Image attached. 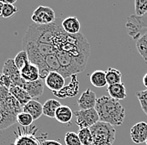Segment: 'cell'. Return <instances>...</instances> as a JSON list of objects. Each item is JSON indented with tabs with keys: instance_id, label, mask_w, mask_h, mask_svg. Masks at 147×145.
I'll return each mask as SVG.
<instances>
[{
	"instance_id": "obj_1",
	"label": "cell",
	"mask_w": 147,
	"mask_h": 145,
	"mask_svg": "<svg viewBox=\"0 0 147 145\" xmlns=\"http://www.w3.org/2000/svg\"><path fill=\"white\" fill-rule=\"evenodd\" d=\"M53 46L58 51L69 54L84 67H86L90 50V44L83 34L69 35L63 30L56 37Z\"/></svg>"
},
{
	"instance_id": "obj_2",
	"label": "cell",
	"mask_w": 147,
	"mask_h": 145,
	"mask_svg": "<svg viewBox=\"0 0 147 145\" xmlns=\"http://www.w3.org/2000/svg\"><path fill=\"white\" fill-rule=\"evenodd\" d=\"M95 110L98 112L100 122L111 126H121L125 118V110L119 101L110 97L103 96L97 99Z\"/></svg>"
},
{
	"instance_id": "obj_3",
	"label": "cell",
	"mask_w": 147,
	"mask_h": 145,
	"mask_svg": "<svg viewBox=\"0 0 147 145\" xmlns=\"http://www.w3.org/2000/svg\"><path fill=\"white\" fill-rule=\"evenodd\" d=\"M62 21L63 19L59 18H56L54 23L46 25H39L36 24L30 25L23 38V41L53 45L56 37L64 30Z\"/></svg>"
},
{
	"instance_id": "obj_4",
	"label": "cell",
	"mask_w": 147,
	"mask_h": 145,
	"mask_svg": "<svg viewBox=\"0 0 147 145\" xmlns=\"http://www.w3.org/2000/svg\"><path fill=\"white\" fill-rule=\"evenodd\" d=\"M22 112L23 107L9 90L0 86V130L17 123V116Z\"/></svg>"
},
{
	"instance_id": "obj_5",
	"label": "cell",
	"mask_w": 147,
	"mask_h": 145,
	"mask_svg": "<svg viewBox=\"0 0 147 145\" xmlns=\"http://www.w3.org/2000/svg\"><path fill=\"white\" fill-rule=\"evenodd\" d=\"M24 50L27 52L29 61L38 65L43 59L51 54H56L57 49L51 44H44L38 42H22Z\"/></svg>"
},
{
	"instance_id": "obj_6",
	"label": "cell",
	"mask_w": 147,
	"mask_h": 145,
	"mask_svg": "<svg viewBox=\"0 0 147 145\" xmlns=\"http://www.w3.org/2000/svg\"><path fill=\"white\" fill-rule=\"evenodd\" d=\"M93 141L90 145H113L115 139V128L108 123L98 122L90 128Z\"/></svg>"
},
{
	"instance_id": "obj_7",
	"label": "cell",
	"mask_w": 147,
	"mask_h": 145,
	"mask_svg": "<svg viewBox=\"0 0 147 145\" xmlns=\"http://www.w3.org/2000/svg\"><path fill=\"white\" fill-rule=\"evenodd\" d=\"M125 28L129 36L131 37L135 42L137 41L140 37L147 34V14L142 17H138L135 14L129 16Z\"/></svg>"
},
{
	"instance_id": "obj_8",
	"label": "cell",
	"mask_w": 147,
	"mask_h": 145,
	"mask_svg": "<svg viewBox=\"0 0 147 145\" xmlns=\"http://www.w3.org/2000/svg\"><path fill=\"white\" fill-rule=\"evenodd\" d=\"M56 55L61 65V75L64 78L69 77L83 71L85 67L79 63L74 58L64 51H57Z\"/></svg>"
},
{
	"instance_id": "obj_9",
	"label": "cell",
	"mask_w": 147,
	"mask_h": 145,
	"mask_svg": "<svg viewBox=\"0 0 147 145\" xmlns=\"http://www.w3.org/2000/svg\"><path fill=\"white\" fill-rule=\"evenodd\" d=\"M76 118V124L80 129L90 128L92 126L100 122V118L95 108L89 110H80L74 112Z\"/></svg>"
},
{
	"instance_id": "obj_10",
	"label": "cell",
	"mask_w": 147,
	"mask_h": 145,
	"mask_svg": "<svg viewBox=\"0 0 147 145\" xmlns=\"http://www.w3.org/2000/svg\"><path fill=\"white\" fill-rule=\"evenodd\" d=\"M39 69L41 80H45L47 76L52 71L61 73V65L56 54H51L45 56L43 61L37 65Z\"/></svg>"
},
{
	"instance_id": "obj_11",
	"label": "cell",
	"mask_w": 147,
	"mask_h": 145,
	"mask_svg": "<svg viewBox=\"0 0 147 145\" xmlns=\"http://www.w3.org/2000/svg\"><path fill=\"white\" fill-rule=\"evenodd\" d=\"M31 18L34 24L39 25H49L54 23L56 20L54 9L48 6H38L34 11Z\"/></svg>"
},
{
	"instance_id": "obj_12",
	"label": "cell",
	"mask_w": 147,
	"mask_h": 145,
	"mask_svg": "<svg viewBox=\"0 0 147 145\" xmlns=\"http://www.w3.org/2000/svg\"><path fill=\"white\" fill-rule=\"evenodd\" d=\"M2 74L9 76L12 80L13 86L22 87L24 80L21 77L20 71L15 65L13 59H8L4 62V65L3 66V70H2Z\"/></svg>"
},
{
	"instance_id": "obj_13",
	"label": "cell",
	"mask_w": 147,
	"mask_h": 145,
	"mask_svg": "<svg viewBox=\"0 0 147 145\" xmlns=\"http://www.w3.org/2000/svg\"><path fill=\"white\" fill-rule=\"evenodd\" d=\"M19 130L15 139L13 145H42V141L45 140L43 138H45L47 135L44 134L40 137H36L34 133H28L26 130Z\"/></svg>"
},
{
	"instance_id": "obj_14",
	"label": "cell",
	"mask_w": 147,
	"mask_h": 145,
	"mask_svg": "<svg viewBox=\"0 0 147 145\" xmlns=\"http://www.w3.org/2000/svg\"><path fill=\"white\" fill-rule=\"evenodd\" d=\"M64 79L65 78L61 74L52 71L47 76V77L45 80V84L49 89H50L55 93V92L60 91L64 88V86L65 84Z\"/></svg>"
},
{
	"instance_id": "obj_15",
	"label": "cell",
	"mask_w": 147,
	"mask_h": 145,
	"mask_svg": "<svg viewBox=\"0 0 147 145\" xmlns=\"http://www.w3.org/2000/svg\"><path fill=\"white\" fill-rule=\"evenodd\" d=\"M130 138L135 144L146 143L147 139V123L145 122H140L130 128Z\"/></svg>"
},
{
	"instance_id": "obj_16",
	"label": "cell",
	"mask_w": 147,
	"mask_h": 145,
	"mask_svg": "<svg viewBox=\"0 0 147 145\" xmlns=\"http://www.w3.org/2000/svg\"><path fill=\"white\" fill-rule=\"evenodd\" d=\"M77 102L80 110H89V109L94 108L97 102L96 95L90 89H87L81 94Z\"/></svg>"
},
{
	"instance_id": "obj_17",
	"label": "cell",
	"mask_w": 147,
	"mask_h": 145,
	"mask_svg": "<svg viewBox=\"0 0 147 145\" xmlns=\"http://www.w3.org/2000/svg\"><path fill=\"white\" fill-rule=\"evenodd\" d=\"M22 88H24L25 91L29 94V96L33 98H38L40 97L44 93L45 88V83L44 81L39 79L38 81L33 82H24Z\"/></svg>"
},
{
	"instance_id": "obj_18",
	"label": "cell",
	"mask_w": 147,
	"mask_h": 145,
	"mask_svg": "<svg viewBox=\"0 0 147 145\" xmlns=\"http://www.w3.org/2000/svg\"><path fill=\"white\" fill-rule=\"evenodd\" d=\"M21 77L28 82H33L38 81L40 79L39 69L36 65L29 62L27 64L21 71H20Z\"/></svg>"
},
{
	"instance_id": "obj_19",
	"label": "cell",
	"mask_w": 147,
	"mask_h": 145,
	"mask_svg": "<svg viewBox=\"0 0 147 145\" xmlns=\"http://www.w3.org/2000/svg\"><path fill=\"white\" fill-rule=\"evenodd\" d=\"M23 112L30 114L34 121L38 119L42 115H44L43 105L40 102H38V101H35L34 99L28 101L24 107H23Z\"/></svg>"
},
{
	"instance_id": "obj_20",
	"label": "cell",
	"mask_w": 147,
	"mask_h": 145,
	"mask_svg": "<svg viewBox=\"0 0 147 145\" xmlns=\"http://www.w3.org/2000/svg\"><path fill=\"white\" fill-rule=\"evenodd\" d=\"M62 27L64 30L69 35H77L80 31V23L77 17H68L62 21Z\"/></svg>"
},
{
	"instance_id": "obj_21",
	"label": "cell",
	"mask_w": 147,
	"mask_h": 145,
	"mask_svg": "<svg viewBox=\"0 0 147 145\" xmlns=\"http://www.w3.org/2000/svg\"><path fill=\"white\" fill-rule=\"evenodd\" d=\"M107 91H108L111 98L117 100V101L124 100L127 97L126 89H125V84L123 82L119 83V84H115V85L108 86Z\"/></svg>"
},
{
	"instance_id": "obj_22",
	"label": "cell",
	"mask_w": 147,
	"mask_h": 145,
	"mask_svg": "<svg viewBox=\"0 0 147 145\" xmlns=\"http://www.w3.org/2000/svg\"><path fill=\"white\" fill-rule=\"evenodd\" d=\"M9 91L13 96V97L20 103L22 107H24L28 101L32 100V97L29 96L27 91L20 86H13Z\"/></svg>"
},
{
	"instance_id": "obj_23",
	"label": "cell",
	"mask_w": 147,
	"mask_h": 145,
	"mask_svg": "<svg viewBox=\"0 0 147 145\" xmlns=\"http://www.w3.org/2000/svg\"><path fill=\"white\" fill-rule=\"evenodd\" d=\"M74 112L68 106H60L55 113V119L60 123H68L73 118Z\"/></svg>"
},
{
	"instance_id": "obj_24",
	"label": "cell",
	"mask_w": 147,
	"mask_h": 145,
	"mask_svg": "<svg viewBox=\"0 0 147 145\" xmlns=\"http://www.w3.org/2000/svg\"><path fill=\"white\" fill-rule=\"evenodd\" d=\"M61 106L60 102L55 99H49L43 105V113L48 118H55L57 109Z\"/></svg>"
},
{
	"instance_id": "obj_25",
	"label": "cell",
	"mask_w": 147,
	"mask_h": 145,
	"mask_svg": "<svg viewBox=\"0 0 147 145\" xmlns=\"http://www.w3.org/2000/svg\"><path fill=\"white\" fill-rule=\"evenodd\" d=\"M91 84L95 87H104L107 85L106 81V73L104 71L98 70L94 71L90 76Z\"/></svg>"
},
{
	"instance_id": "obj_26",
	"label": "cell",
	"mask_w": 147,
	"mask_h": 145,
	"mask_svg": "<svg viewBox=\"0 0 147 145\" xmlns=\"http://www.w3.org/2000/svg\"><path fill=\"white\" fill-rule=\"evenodd\" d=\"M105 73H106V81L108 86L122 83V75L119 70L109 67Z\"/></svg>"
},
{
	"instance_id": "obj_27",
	"label": "cell",
	"mask_w": 147,
	"mask_h": 145,
	"mask_svg": "<svg viewBox=\"0 0 147 145\" xmlns=\"http://www.w3.org/2000/svg\"><path fill=\"white\" fill-rule=\"evenodd\" d=\"M136 45L139 54L143 58L145 62L147 63V34L144 35L137 41H136Z\"/></svg>"
},
{
	"instance_id": "obj_28",
	"label": "cell",
	"mask_w": 147,
	"mask_h": 145,
	"mask_svg": "<svg viewBox=\"0 0 147 145\" xmlns=\"http://www.w3.org/2000/svg\"><path fill=\"white\" fill-rule=\"evenodd\" d=\"M13 61H14L15 65L17 66V68L19 71H21L27 64L30 62L27 52L25 50H24L19 51L18 54H16V56L14 57Z\"/></svg>"
},
{
	"instance_id": "obj_29",
	"label": "cell",
	"mask_w": 147,
	"mask_h": 145,
	"mask_svg": "<svg viewBox=\"0 0 147 145\" xmlns=\"http://www.w3.org/2000/svg\"><path fill=\"white\" fill-rule=\"evenodd\" d=\"M78 135L81 142V145H90L93 141L91 132L90 128H81L78 132Z\"/></svg>"
},
{
	"instance_id": "obj_30",
	"label": "cell",
	"mask_w": 147,
	"mask_h": 145,
	"mask_svg": "<svg viewBox=\"0 0 147 145\" xmlns=\"http://www.w3.org/2000/svg\"><path fill=\"white\" fill-rule=\"evenodd\" d=\"M147 0H136L135 1V15L142 17L146 15Z\"/></svg>"
},
{
	"instance_id": "obj_31",
	"label": "cell",
	"mask_w": 147,
	"mask_h": 145,
	"mask_svg": "<svg viewBox=\"0 0 147 145\" xmlns=\"http://www.w3.org/2000/svg\"><path fill=\"white\" fill-rule=\"evenodd\" d=\"M34 121V118L30 114L24 112H20L17 116V123H18L20 126L24 127H29L33 123Z\"/></svg>"
},
{
	"instance_id": "obj_32",
	"label": "cell",
	"mask_w": 147,
	"mask_h": 145,
	"mask_svg": "<svg viewBox=\"0 0 147 145\" xmlns=\"http://www.w3.org/2000/svg\"><path fill=\"white\" fill-rule=\"evenodd\" d=\"M64 142L66 145H81L78 133L74 132H67L64 137Z\"/></svg>"
},
{
	"instance_id": "obj_33",
	"label": "cell",
	"mask_w": 147,
	"mask_h": 145,
	"mask_svg": "<svg viewBox=\"0 0 147 145\" xmlns=\"http://www.w3.org/2000/svg\"><path fill=\"white\" fill-rule=\"evenodd\" d=\"M136 96L140 104L142 111L147 116V89L144 90V91H137L136 93Z\"/></svg>"
},
{
	"instance_id": "obj_34",
	"label": "cell",
	"mask_w": 147,
	"mask_h": 145,
	"mask_svg": "<svg viewBox=\"0 0 147 145\" xmlns=\"http://www.w3.org/2000/svg\"><path fill=\"white\" fill-rule=\"evenodd\" d=\"M18 12L17 7H15L13 4H4L3 9V13H2V17L5 18H10L13 15H15V14Z\"/></svg>"
},
{
	"instance_id": "obj_35",
	"label": "cell",
	"mask_w": 147,
	"mask_h": 145,
	"mask_svg": "<svg viewBox=\"0 0 147 145\" xmlns=\"http://www.w3.org/2000/svg\"><path fill=\"white\" fill-rule=\"evenodd\" d=\"M0 86H3V87H4V88H6V89H8V90H9V89L13 86V84L12 80L9 78V76H7L2 74V76H1V78H0Z\"/></svg>"
},
{
	"instance_id": "obj_36",
	"label": "cell",
	"mask_w": 147,
	"mask_h": 145,
	"mask_svg": "<svg viewBox=\"0 0 147 145\" xmlns=\"http://www.w3.org/2000/svg\"><path fill=\"white\" fill-rule=\"evenodd\" d=\"M42 145H62L59 141L56 140H47L45 139L42 141Z\"/></svg>"
},
{
	"instance_id": "obj_37",
	"label": "cell",
	"mask_w": 147,
	"mask_h": 145,
	"mask_svg": "<svg viewBox=\"0 0 147 145\" xmlns=\"http://www.w3.org/2000/svg\"><path fill=\"white\" fill-rule=\"evenodd\" d=\"M2 2L4 4H13V5H14V3L17 2V0H3Z\"/></svg>"
},
{
	"instance_id": "obj_38",
	"label": "cell",
	"mask_w": 147,
	"mask_h": 145,
	"mask_svg": "<svg viewBox=\"0 0 147 145\" xmlns=\"http://www.w3.org/2000/svg\"><path fill=\"white\" fill-rule=\"evenodd\" d=\"M142 82H143V84H144V86H146L147 88V73L146 74H145V76H143V79H142Z\"/></svg>"
},
{
	"instance_id": "obj_39",
	"label": "cell",
	"mask_w": 147,
	"mask_h": 145,
	"mask_svg": "<svg viewBox=\"0 0 147 145\" xmlns=\"http://www.w3.org/2000/svg\"><path fill=\"white\" fill-rule=\"evenodd\" d=\"M3 6H4V3H3L2 1H0V16H2V13H3Z\"/></svg>"
},
{
	"instance_id": "obj_40",
	"label": "cell",
	"mask_w": 147,
	"mask_h": 145,
	"mask_svg": "<svg viewBox=\"0 0 147 145\" xmlns=\"http://www.w3.org/2000/svg\"><path fill=\"white\" fill-rule=\"evenodd\" d=\"M1 76H2V72H0V78H1Z\"/></svg>"
},
{
	"instance_id": "obj_41",
	"label": "cell",
	"mask_w": 147,
	"mask_h": 145,
	"mask_svg": "<svg viewBox=\"0 0 147 145\" xmlns=\"http://www.w3.org/2000/svg\"><path fill=\"white\" fill-rule=\"evenodd\" d=\"M146 145H147V139H146Z\"/></svg>"
}]
</instances>
